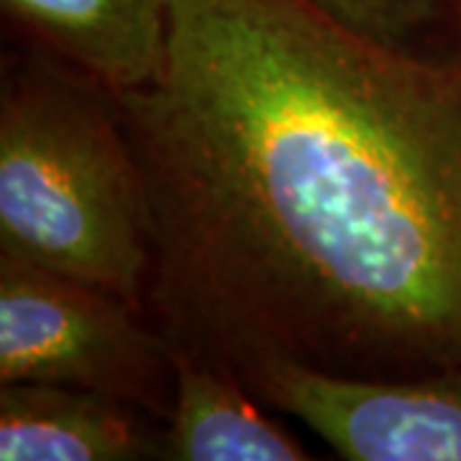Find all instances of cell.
I'll return each mask as SVG.
<instances>
[{"instance_id": "6da1fadb", "label": "cell", "mask_w": 461, "mask_h": 461, "mask_svg": "<svg viewBox=\"0 0 461 461\" xmlns=\"http://www.w3.org/2000/svg\"><path fill=\"white\" fill-rule=\"evenodd\" d=\"M115 103L175 348L241 384L461 366V33L402 51L313 0H167L159 72Z\"/></svg>"}, {"instance_id": "7a4b0ae2", "label": "cell", "mask_w": 461, "mask_h": 461, "mask_svg": "<svg viewBox=\"0 0 461 461\" xmlns=\"http://www.w3.org/2000/svg\"><path fill=\"white\" fill-rule=\"evenodd\" d=\"M0 254L147 311L151 211L115 95L23 47L0 69Z\"/></svg>"}, {"instance_id": "3957f363", "label": "cell", "mask_w": 461, "mask_h": 461, "mask_svg": "<svg viewBox=\"0 0 461 461\" xmlns=\"http://www.w3.org/2000/svg\"><path fill=\"white\" fill-rule=\"evenodd\" d=\"M5 382L95 390L167 423L177 357L165 330L129 300L0 254V384Z\"/></svg>"}, {"instance_id": "277c9868", "label": "cell", "mask_w": 461, "mask_h": 461, "mask_svg": "<svg viewBox=\"0 0 461 461\" xmlns=\"http://www.w3.org/2000/svg\"><path fill=\"white\" fill-rule=\"evenodd\" d=\"M247 387L348 461H461V366L423 377H341L275 366Z\"/></svg>"}, {"instance_id": "5b68a950", "label": "cell", "mask_w": 461, "mask_h": 461, "mask_svg": "<svg viewBox=\"0 0 461 461\" xmlns=\"http://www.w3.org/2000/svg\"><path fill=\"white\" fill-rule=\"evenodd\" d=\"M16 47L111 95L151 83L167 47V0H0Z\"/></svg>"}, {"instance_id": "8992f818", "label": "cell", "mask_w": 461, "mask_h": 461, "mask_svg": "<svg viewBox=\"0 0 461 461\" xmlns=\"http://www.w3.org/2000/svg\"><path fill=\"white\" fill-rule=\"evenodd\" d=\"M0 459H167V430L151 412L95 390L5 382L0 384Z\"/></svg>"}, {"instance_id": "52a82bcc", "label": "cell", "mask_w": 461, "mask_h": 461, "mask_svg": "<svg viewBox=\"0 0 461 461\" xmlns=\"http://www.w3.org/2000/svg\"><path fill=\"white\" fill-rule=\"evenodd\" d=\"M175 405L167 418V461H305L311 454L264 412V402L213 364L175 348Z\"/></svg>"}, {"instance_id": "ba28073f", "label": "cell", "mask_w": 461, "mask_h": 461, "mask_svg": "<svg viewBox=\"0 0 461 461\" xmlns=\"http://www.w3.org/2000/svg\"><path fill=\"white\" fill-rule=\"evenodd\" d=\"M329 16L384 47L402 51L451 44L461 26L448 0H313Z\"/></svg>"}, {"instance_id": "9c48e42d", "label": "cell", "mask_w": 461, "mask_h": 461, "mask_svg": "<svg viewBox=\"0 0 461 461\" xmlns=\"http://www.w3.org/2000/svg\"><path fill=\"white\" fill-rule=\"evenodd\" d=\"M448 8H451V14L456 18V23L461 26V0H448Z\"/></svg>"}]
</instances>
